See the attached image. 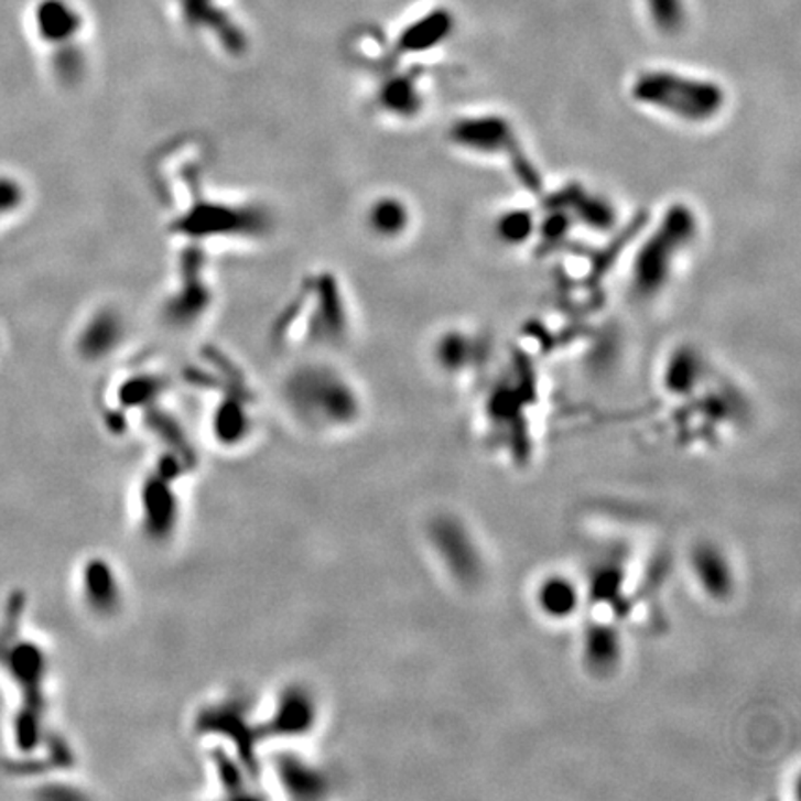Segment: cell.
<instances>
[{
  "mask_svg": "<svg viewBox=\"0 0 801 801\" xmlns=\"http://www.w3.org/2000/svg\"><path fill=\"white\" fill-rule=\"evenodd\" d=\"M637 105L686 125L711 123L726 110L727 95L714 80L678 71H643L631 84Z\"/></svg>",
  "mask_w": 801,
  "mask_h": 801,
  "instance_id": "6da1fadb",
  "label": "cell"
},
{
  "mask_svg": "<svg viewBox=\"0 0 801 801\" xmlns=\"http://www.w3.org/2000/svg\"><path fill=\"white\" fill-rule=\"evenodd\" d=\"M697 227L691 206L675 203L667 208L632 260L631 282L638 295L656 297L668 286L679 258L696 240Z\"/></svg>",
  "mask_w": 801,
  "mask_h": 801,
  "instance_id": "7a4b0ae2",
  "label": "cell"
},
{
  "mask_svg": "<svg viewBox=\"0 0 801 801\" xmlns=\"http://www.w3.org/2000/svg\"><path fill=\"white\" fill-rule=\"evenodd\" d=\"M450 140L463 151L507 160L510 171L515 173L516 181L520 182L521 186L532 194L542 192L544 182L539 167L529 159L526 147L509 119L496 113L461 118L451 125Z\"/></svg>",
  "mask_w": 801,
  "mask_h": 801,
  "instance_id": "3957f363",
  "label": "cell"
},
{
  "mask_svg": "<svg viewBox=\"0 0 801 801\" xmlns=\"http://www.w3.org/2000/svg\"><path fill=\"white\" fill-rule=\"evenodd\" d=\"M369 225L379 236L396 238L403 235L410 225V212L404 203L393 197L380 199L369 210Z\"/></svg>",
  "mask_w": 801,
  "mask_h": 801,
  "instance_id": "277c9868",
  "label": "cell"
},
{
  "mask_svg": "<svg viewBox=\"0 0 801 801\" xmlns=\"http://www.w3.org/2000/svg\"><path fill=\"white\" fill-rule=\"evenodd\" d=\"M534 230H537L534 217L531 212L521 210V208L504 212L496 221V235L505 246H523L531 240Z\"/></svg>",
  "mask_w": 801,
  "mask_h": 801,
  "instance_id": "5b68a950",
  "label": "cell"
},
{
  "mask_svg": "<svg viewBox=\"0 0 801 801\" xmlns=\"http://www.w3.org/2000/svg\"><path fill=\"white\" fill-rule=\"evenodd\" d=\"M575 210L580 214V219L586 227L596 228V230H608L616 221V214L613 205L608 201L603 199L599 195H586L580 192L574 197Z\"/></svg>",
  "mask_w": 801,
  "mask_h": 801,
  "instance_id": "8992f818",
  "label": "cell"
},
{
  "mask_svg": "<svg viewBox=\"0 0 801 801\" xmlns=\"http://www.w3.org/2000/svg\"><path fill=\"white\" fill-rule=\"evenodd\" d=\"M451 32V18L447 13H436L427 21H423L418 30L409 34V47L412 51L434 47V43L442 42Z\"/></svg>",
  "mask_w": 801,
  "mask_h": 801,
  "instance_id": "52a82bcc",
  "label": "cell"
},
{
  "mask_svg": "<svg viewBox=\"0 0 801 801\" xmlns=\"http://www.w3.org/2000/svg\"><path fill=\"white\" fill-rule=\"evenodd\" d=\"M667 371L670 387L683 390V388L691 387L692 380L700 375V358L691 349H681L673 355Z\"/></svg>",
  "mask_w": 801,
  "mask_h": 801,
  "instance_id": "ba28073f",
  "label": "cell"
},
{
  "mask_svg": "<svg viewBox=\"0 0 801 801\" xmlns=\"http://www.w3.org/2000/svg\"><path fill=\"white\" fill-rule=\"evenodd\" d=\"M651 19L657 29L673 34L683 26L684 10L681 0H648Z\"/></svg>",
  "mask_w": 801,
  "mask_h": 801,
  "instance_id": "9c48e42d",
  "label": "cell"
},
{
  "mask_svg": "<svg viewBox=\"0 0 801 801\" xmlns=\"http://www.w3.org/2000/svg\"><path fill=\"white\" fill-rule=\"evenodd\" d=\"M385 102H387L385 106H388L393 113H399V116H414L422 108V99H420L414 86H410L404 80H399V83L390 86V89L385 94Z\"/></svg>",
  "mask_w": 801,
  "mask_h": 801,
  "instance_id": "30bf717a",
  "label": "cell"
},
{
  "mask_svg": "<svg viewBox=\"0 0 801 801\" xmlns=\"http://www.w3.org/2000/svg\"><path fill=\"white\" fill-rule=\"evenodd\" d=\"M439 355L450 368L464 366L469 358V339L463 334H447L440 344Z\"/></svg>",
  "mask_w": 801,
  "mask_h": 801,
  "instance_id": "8fae6325",
  "label": "cell"
},
{
  "mask_svg": "<svg viewBox=\"0 0 801 801\" xmlns=\"http://www.w3.org/2000/svg\"><path fill=\"white\" fill-rule=\"evenodd\" d=\"M19 199H21V192H19L18 184H13L7 178H0V217L12 212L19 205Z\"/></svg>",
  "mask_w": 801,
  "mask_h": 801,
  "instance_id": "7c38bea8",
  "label": "cell"
}]
</instances>
